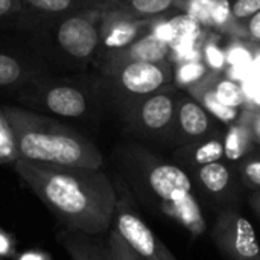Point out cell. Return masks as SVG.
<instances>
[{
	"label": "cell",
	"mask_w": 260,
	"mask_h": 260,
	"mask_svg": "<svg viewBox=\"0 0 260 260\" xmlns=\"http://www.w3.org/2000/svg\"><path fill=\"white\" fill-rule=\"evenodd\" d=\"M26 9L49 20L61 18L69 14L107 8L113 0H21Z\"/></svg>",
	"instance_id": "obj_15"
},
{
	"label": "cell",
	"mask_w": 260,
	"mask_h": 260,
	"mask_svg": "<svg viewBox=\"0 0 260 260\" xmlns=\"http://www.w3.org/2000/svg\"><path fill=\"white\" fill-rule=\"evenodd\" d=\"M254 56V49H251L247 43H232L225 47L227 67H245L251 66Z\"/></svg>",
	"instance_id": "obj_28"
},
{
	"label": "cell",
	"mask_w": 260,
	"mask_h": 260,
	"mask_svg": "<svg viewBox=\"0 0 260 260\" xmlns=\"http://www.w3.org/2000/svg\"><path fill=\"white\" fill-rule=\"evenodd\" d=\"M154 20L155 18H134L120 11L105 8L101 20V47L98 58L125 49L146 35Z\"/></svg>",
	"instance_id": "obj_11"
},
{
	"label": "cell",
	"mask_w": 260,
	"mask_h": 260,
	"mask_svg": "<svg viewBox=\"0 0 260 260\" xmlns=\"http://www.w3.org/2000/svg\"><path fill=\"white\" fill-rule=\"evenodd\" d=\"M15 256V241L14 238L0 229V259H8Z\"/></svg>",
	"instance_id": "obj_34"
},
{
	"label": "cell",
	"mask_w": 260,
	"mask_h": 260,
	"mask_svg": "<svg viewBox=\"0 0 260 260\" xmlns=\"http://www.w3.org/2000/svg\"><path fill=\"white\" fill-rule=\"evenodd\" d=\"M216 2L218 0H183L180 11L195 18L203 27H212Z\"/></svg>",
	"instance_id": "obj_27"
},
{
	"label": "cell",
	"mask_w": 260,
	"mask_h": 260,
	"mask_svg": "<svg viewBox=\"0 0 260 260\" xmlns=\"http://www.w3.org/2000/svg\"><path fill=\"white\" fill-rule=\"evenodd\" d=\"M104 9L81 11L52 20L50 37L56 49L72 61L94 62L101 47V20Z\"/></svg>",
	"instance_id": "obj_7"
},
{
	"label": "cell",
	"mask_w": 260,
	"mask_h": 260,
	"mask_svg": "<svg viewBox=\"0 0 260 260\" xmlns=\"http://www.w3.org/2000/svg\"><path fill=\"white\" fill-rule=\"evenodd\" d=\"M20 158L12 126L0 107V165H14Z\"/></svg>",
	"instance_id": "obj_24"
},
{
	"label": "cell",
	"mask_w": 260,
	"mask_h": 260,
	"mask_svg": "<svg viewBox=\"0 0 260 260\" xmlns=\"http://www.w3.org/2000/svg\"><path fill=\"white\" fill-rule=\"evenodd\" d=\"M189 175L192 178L195 192L210 203L224 206V209H227L233 207L239 198L241 181L236 166L225 160L198 168Z\"/></svg>",
	"instance_id": "obj_10"
},
{
	"label": "cell",
	"mask_w": 260,
	"mask_h": 260,
	"mask_svg": "<svg viewBox=\"0 0 260 260\" xmlns=\"http://www.w3.org/2000/svg\"><path fill=\"white\" fill-rule=\"evenodd\" d=\"M107 250L110 260H142L126 245V242L114 229H110V235L107 239Z\"/></svg>",
	"instance_id": "obj_29"
},
{
	"label": "cell",
	"mask_w": 260,
	"mask_h": 260,
	"mask_svg": "<svg viewBox=\"0 0 260 260\" xmlns=\"http://www.w3.org/2000/svg\"><path fill=\"white\" fill-rule=\"evenodd\" d=\"M171 21L177 30V40H190V41H197V43H203L206 40L204 27L190 15L183 12V14L172 17Z\"/></svg>",
	"instance_id": "obj_26"
},
{
	"label": "cell",
	"mask_w": 260,
	"mask_h": 260,
	"mask_svg": "<svg viewBox=\"0 0 260 260\" xmlns=\"http://www.w3.org/2000/svg\"><path fill=\"white\" fill-rule=\"evenodd\" d=\"M183 0H113L107 8L120 11L134 18H158L180 9Z\"/></svg>",
	"instance_id": "obj_19"
},
{
	"label": "cell",
	"mask_w": 260,
	"mask_h": 260,
	"mask_svg": "<svg viewBox=\"0 0 260 260\" xmlns=\"http://www.w3.org/2000/svg\"><path fill=\"white\" fill-rule=\"evenodd\" d=\"M180 94V90L172 84L126 105L117 113L131 134L169 143Z\"/></svg>",
	"instance_id": "obj_6"
},
{
	"label": "cell",
	"mask_w": 260,
	"mask_h": 260,
	"mask_svg": "<svg viewBox=\"0 0 260 260\" xmlns=\"http://www.w3.org/2000/svg\"><path fill=\"white\" fill-rule=\"evenodd\" d=\"M241 186L250 192H260V148L247 155L238 166Z\"/></svg>",
	"instance_id": "obj_23"
},
{
	"label": "cell",
	"mask_w": 260,
	"mask_h": 260,
	"mask_svg": "<svg viewBox=\"0 0 260 260\" xmlns=\"http://www.w3.org/2000/svg\"><path fill=\"white\" fill-rule=\"evenodd\" d=\"M242 27H244V38L250 40L251 43L260 44V11L250 20H247L242 24Z\"/></svg>",
	"instance_id": "obj_33"
},
{
	"label": "cell",
	"mask_w": 260,
	"mask_h": 260,
	"mask_svg": "<svg viewBox=\"0 0 260 260\" xmlns=\"http://www.w3.org/2000/svg\"><path fill=\"white\" fill-rule=\"evenodd\" d=\"M96 84L101 96L120 111L126 105L172 85L174 70L169 61L123 62L98 69Z\"/></svg>",
	"instance_id": "obj_4"
},
{
	"label": "cell",
	"mask_w": 260,
	"mask_h": 260,
	"mask_svg": "<svg viewBox=\"0 0 260 260\" xmlns=\"http://www.w3.org/2000/svg\"><path fill=\"white\" fill-rule=\"evenodd\" d=\"M201 61L212 73H224L227 70L225 49L219 46L216 38L206 37L201 46Z\"/></svg>",
	"instance_id": "obj_25"
},
{
	"label": "cell",
	"mask_w": 260,
	"mask_h": 260,
	"mask_svg": "<svg viewBox=\"0 0 260 260\" xmlns=\"http://www.w3.org/2000/svg\"><path fill=\"white\" fill-rule=\"evenodd\" d=\"M24 108L64 119H84L98 110L102 99L96 81L41 78L26 87L18 98Z\"/></svg>",
	"instance_id": "obj_5"
},
{
	"label": "cell",
	"mask_w": 260,
	"mask_h": 260,
	"mask_svg": "<svg viewBox=\"0 0 260 260\" xmlns=\"http://www.w3.org/2000/svg\"><path fill=\"white\" fill-rule=\"evenodd\" d=\"M218 129L216 120L193 98L187 93L180 94L169 145L178 148L189 142L207 137Z\"/></svg>",
	"instance_id": "obj_12"
},
{
	"label": "cell",
	"mask_w": 260,
	"mask_h": 260,
	"mask_svg": "<svg viewBox=\"0 0 260 260\" xmlns=\"http://www.w3.org/2000/svg\"><path fill=\"white\" fill-rule=\"evenodd\" d=\"M230 6H232L233 18L239 24H244L247 20H250L253 15L259 12L260 0H233Z\"/></svg>",
	"instance_id": "obj_30"
},
{
	"label": "cell",
	"mask_w": 260,
	"mask_h": 260,
	"mask_svg": "<svg viewBox=\"0 0 260 260\" xmlns=\"http://www.w3.org/2000/svg\"><path fill=\"white\" fill-rule=\"evenodd\" d=\"M120 157L125 178L139 195L193 238L206 232L207 221L192 178L181 166L142 146L125 148Z\"/></svg>",
	"instance_id": "obj_2"
},
{
	"label": "cell",
	"mask_w": 260,
	"mask_h": 260,
	"mask_svg": "<svg viewBox=\"0 0 260 260\" xmlns=\"http://www.w3.org/2000/svg\"><path fill=\"white\" fill-rule=\"evenodd\" d=\"M174 161L187 174L210 163L224 160V131L218 129L207 137L189 142L174 149Z\"/></svg>",
	"instance_id": "obj_14"
},
{
	"label": "cell",
	"mask_w": 260,
	"mask_h": 260,
	"mask_svg": "<svg viewBox=\"0 0 260 260\" xmlns=\"http://www.w3.org/2000/svg\"><path fill=\"white\" fill-rule=\"evenodd\" d=\"M24 5L21 0H0V21L14 18L24 11Z\"/></svg>",
	"instance_id": "obj_32"
},
{
	"label": "cell",
	"mask_w": 260,
	"mask_h": 260,
	"mask_svg": "<svg viewBox=\"0 0 260 260\" xmlns=\"http://www.w3.org/2000/svg\"><path fill=\"white\" fill-rule=\"evenodd\" d=\"M172 70H174V85L178 90H184V91L206 81L212 75V72L201 59L175 62L172 64Z\"/></svg>",
	"instance_id": "obj_22"
},
{
	"label": "cell",
	"mask_w": 260,
	"mask_h": 260,
	"mask_svg": "<svg viewBox=\"0 0 260 260\" xmlns=\"http://www.w3.org/2000/svg\"><path fill=\"white\" fill-rule=\"evenodd\" d=\"M213 75V73H212ZM210 75V76H212ZM210 76L206 79V81H203V82H200V84H197V85H193V87H190L189 90H186V93L190 96V98H193L215 120H218V122H222V123H225V125H230V123H233V122H236L238 120V117H239V114H241V110H236V108H230V107H227V105H224V104H221L218 99H216V96L213 94V91H212V88H210Z\"/></svg>",
	"instance_id": "obj_20"
},
{
	"label": "cell",
	"mask_w": 260,
	"mask_h": 260,
	"mask_svg": "<svg viewBox=\"0 0 260 260\" xmlns=\"http://www.w3.org/2000/svg\"><path fill=\"white\" fill-rule=\"evenodd\" d=\"M257 146L253 142L250 129L238 117L236 122L227 125L224 131V160L233 166H238L247 155L256 151Z\"/></svg>",
	"instance_id": "obj_17"
},
{
	"label": "cell",
	"mask_w": 260,
	"mask_h": 260,
	"mask_svg": "<svg viewBox=\"0 0 260 260\" xmlns=\"http://www.w3.org/2000/svg\"><path fill=\"white\" fill-rule=\"evenodd\" d=\"M41 78L44 75L35 66L0 52V87H27Z\"/></svg>",
	"instance_id": "obj_18"
},
{
	"label": "cell",
	"mask_w": 260,
	"mask_h": 260,
	"mask_svg": "<svg viewBox=\"0 0 260 260\" xmlns=\"http://www.w3.org/2000/svg\"><path fill=\"white\" fill-rule=\"evenodd\" d=\"M210 88L216 99L236 110H242L247 105V94L244 85L238 81L227 78L224 73H213L210 76Z\"/></svg>",
	"instance_id": "obj_21"
},
{
	"label": "cell",
	"mask_w": 260,
	"mask_h": 260,
	"mask_svg": "<svg viewBox=\"0 0 260 260\" xmlns=\"http://www.w3.org/2000/svg\"><path fill=\"white\" fill-rule=\"evenodd\" d=\"M212 242L229 260H260V244L250 221L235 207L222 209L210 232Z\"/></svg>",
	"instance_id": "obj_8"
},
{
	"label": "cell",
	"mask_w": 260,
	"mask_h": 260,
	"mask_svg": "<svg viewBox=\"0 0 260 260\" xmlns=\"http://www.w3.org/2000/svg\"><path fill=\"white\" fill-rule=\"evenodd\" d=\"M113 229L142 260H178L133 209L128 198H119Z\"/></svg>",
	"instance_id": "obj_9"
},
{
	"label": "cell",
	"mask_w": 260,
	"mask_h": 260,
	"mask_svg": "<svg viewBox=\"0 0 260 260\" xmlns=\"http://www.w3.org/2000/svg\"><path fill=\"white\" fill-rule=\"evenodd\" d=\"M247 201H248V206L251 207V210L254 212V215L260 219V192H250Z\"/></svg>",
	"instance_id": "obj_36"
},
{
	"label": "cell",
	"mask_w": 260,
	"mask_h": 260,
	"mask_svg": "<svg viewBox=\"0 0 260 260\" xmlns=\"http://www.w3.org/2000/svg\"><path fill=\"white\" fill-rule=\"evenodd\" d=\"M59 242L72 260H110L107 244L99 242L96 236L66 230L59 235Z\"/></svg>",
	"instance_id": "obj_16"
},
{
	"label": "cell",
	"mask_w": 260,
	"mask_h": 260,
	"mask_svg": "<svg viewBox=\"0 0 260 260\" xmlns=\"http://www.w3.org/2000/svg\"><path fill=\"white\" fill-rule=\"evenodd\" d=\"M12 166L20 180L66 224L67 230L99 236L111 229L119 197L102 169L23 158Z\"/></svg>",
	"instance_id": "obj_1"
},
{
	"label": "cell",
	"mask_w": 260,
	"mask_h": 260,
	"mask_svg": "<svg viewBox=\"0 0 260 260\" xmlns=\"http://www.w3.org/2000/svg\"><path fill=\"white\" fill-rule=\"evenodd\" d=\"M15 136L20 158L58 165L101 169V151L81 133L43 113L23 107H2Z\"/></svg>",
	"instance_id": "obj_3"
},
{
	"label": "cell",
	"mask_w": 260,
	"mask_h": 260,
	"mask_svg": "<svg viewBox=\"0 0 260 260\" xmlns=\"http://www.w3.org/2000/svg\"><path fill=\"white\" fill-rule=\"evenodd\" d=\"M169 58H171V46L158 40L151 32H148L146 35H143L128 47L99 56L93 64L96 69H101V67H110L123 62H134V61L165 62L169 61Z\"/></svg>",
	"instance_id": "obj_13"
},
{
	"label": "cell",
	"mask_w": 260,
	"mask_h": 260,
	"mask_svg": "<svg viewBox=\"0 0 260 260\" xmlns=\"http://www.w3.org/2000/svg\"><path fill=\"white\" fill-rule=\"evenodd\" d=\"M17 260H50V256H47L46 253L38 251V250H29V251H24L23 254H20Z\"/></svg>",
	"instance_id": "obj_35"
},
{
	"label": "cell",
	"mask_w": 260,
	"mask_h": 260,
	"mask_svg": "<svg viewBox=\"0 0 260 260\" xmlns=\"http://www.w3.org/2000/svg\"><path fill=\"white\" fill-rule=\"evenodd\" d=\"M239 119L247 125V128L250 129V134L253 137L254 145L260 148V108L256 107H250L245 105L241 110Z\"/></svg>",
	"instance_id": "obj_31"
}]
</instances>
